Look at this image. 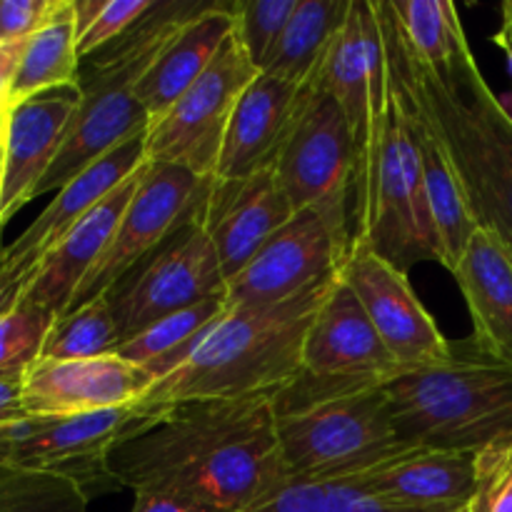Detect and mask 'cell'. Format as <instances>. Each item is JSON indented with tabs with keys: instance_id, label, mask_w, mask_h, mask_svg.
Listing matches in <instances>:
<instances>
[{
	"instance_id": "obj_37",
	"label": "cell",
	"mask_w": 512,
	"mask_h": 512,
	"mask_svg": "<svg viewBox=\"0 0 512 512\" xmlns=\"http://www.w3.org/2000/svg\"><path fill=\"white\" fill-rule=\"evenodd\" d=\"M130 512H225L213 505L198 503V500L183 498L173 493H158V490H138Z\"/></svg>"
},
{
	"instance_id": "obj_21",
	"label": "cell",
	"mask_w": 512,
	"mask_h": 512,
	"mask_svg": "<svg viewBox=\"0 0 512 512\" xmlns=\"http://www.w3.org/2000/svg\"><path fill=\"white\" fill-rule=\"evenodd\" d=\"M303 88L275 75L258 73L243 90L220 150L218 183H238L270 168L288 135Z\"/></svg>"
},
{
	"instance_id": "obj_3",
	"label": "cell",
	"mask_w": 512,
	"mask_h": 512,
	"mask_svg": "<svg viewBox=\"0 0 512 512\" xmlns=\"http://www.w3.org/2000/svg\"><path fill=\"white\" fill-rule=\"evenodd\" d=\"M338 275L340 270L283 303H230L190 358L155 380L138 405L165 410L195 400L278 393L303 370L305 338Z\"/></svg>"
},
{
	"instance_id": "obj_1",
	"label": "cell",
	"mask_w": 512,
	"mask_h": 512,
	"mask_svg": "<svg viewBox=\"0 0 512 512\" xmlns=\"http://www.w3.org/2000/svg\"><path fill=\"white\" fill-rule=\"evenodd\" d=\"M123 488L183 495L225 512H253L290 483L273 393L195 400L110 453Z\"/></svg>"
},
{
	"instance_id": "obj_7",
	"label": "cell",
	"mask_w": 512,
	"mask_h": 512,
	"mask_svg": "<svg viewBox=\"0 0 512 512\" xmlns=\"http://www.w3.org/2000/svg\"><path fill=\"white\" fill-rule=\"evenodd\" d=\"M165 410L140 405L68 418H28L0 428V463L70 480L93 500L123 490L110 470V453L143 433Z\"/></svg>"
},
{
	"instance_id": "obj_46",
	"label": "cell",
	"mask_w": 512,
	"mask_h": 512,
	"mask_svg": "<svg viewBox=\"0 0 512 512\" xmlns=\"http://www.w3.org/2000/svg\"><path fill=\"white\" fill-rule=\"evenodd\" d=\"M508 110H510V113H512V108H508Z\"/></svg>"
},
{
	"instance_id": "obj_40",
	"label": "cell",
	"mask_w": 512,
	"mask_h": 512,
	"mask_svg": "<svg viewBox=\"0 0 512 512\" xmlns=\"http://www.w3.org/2000/svg\"><path fill=\"white\" fill-rule=\"evenodd\" d=\"M105 0H73V18H75V33L80 35L88 30V25L93 23L95 15L103 10Z\"/></svg>"
},
{
	"instance_id": "obj_33",
	"label": "cell",
	"mask_w": 512,
	"mask_h": 512,
	"mask_svg": "<svg viewBox=\"0 0 512 512\" xmlns=\"http://www.w3.org/2000/svg\"><path fill=\"white\" fill-rule=\"evenodd\" d=\"M55 315L38 305L20 300L8 315L0 318V370H28L38 363L45 338Z\"/></svg>"
},
{
	"instance_id": "obj_15",
	"label": "cell",
	"mask_w": 512,
	"mask_h": 512,
	"mask_svg": "<svg viewBox=\"0 0 512 512\" xmlns=\"http://www.w3.org/2000/svg\"><path fill=\"white\" fill-rule=\"evenodd\" d=\"M303 373L310 378L350 383H388L403 373L370 323L358 295L340 275L308 330Z\"/></svg>"
},
{
	"instance_id": "obj_41",
	"label": "cell",
	"mask_w": 512,
	"mask_h": 512,
	"mask_svg": "<svg viewBox=\"0 0 512 512\" xmlns=\"http://www.w3.org/2000/svg\"><path fill=\"white\" fill-rule=\"evenodd\" d=\"M25 288H28V278L13 280V283L10 280H0V318L8 315L23 300Z\"/></svg>"
},
{
	"instance_id": "obj_23",
	"label": "cell",
	"mask_w": 512,
	"mask_h": 512,
	"mask_svg": "<svg viewBox=\"0 0 512 512\" xmlns=\"http://www.w3.org/2000/svg\"><path fill=\"white\" fill-rule=\"evenodd\" d=\"M233 33V0L208 3L180 25L178 33L165 43L135 88L150 123L158 120L213 65L220 48Z\"/></svg>"
},
{
	"instance_id": "obj_20",
	"label": "cell",
	"mask_w": 512,
	"mask_h": 512,
	"mask_svg": "<svg viewBox=\"0 0 512 512\" xmlns=\"http://www.w3.org/2000/svg\"><path fill=\"white\" fill-rule=\"evenodd\" d=\"M143 168L133 178L125 180L120 188H115L103 203L95 205L83 220H78L63 235V240L35 265L33 273L28 275V288L23 295L28 303L48 310L55 318H63L68 313L80 285L85 283L90 270L108 250L120 218H123L135 188H138Z\"/></svg>"
},
{
	"instance_id": "obj_5",
	"label": "cell",
	"mask_w": 512,
	"mask_h": 512,
	"mask_svg": "<svg viewBox=\"0 0 512 512\" xmlns=\"http://www.w3.org/2000/svg\"><path fill=\"white\" fill-rule=\"evenodd\" d=\"M208 3H155L138 28L123 40L100 50L98 60L80 70V103L73 115L58 158L33 200L45 193H58L80 170L123 145L125 140L148 133L150 118L140 105L135 88L160 50L178 33L180 25L193 18Z\"/></svg>"
},
{
	"instance_id": "obj_10",
	"label": "cell",
	"mask_w": 512,
	"mask_h": 512,
	"mask_svg": "<svg viewBox=\"0 0 512 512\" xmlns=\"http://www.w3.org/2000/svg\"><path fill=\"white\" fill-rule=\"evenodd\" d=\"M258 73L238 33L230 35L213 65L148 125V163L178 165L198 178H215L235 103Z\"/></svg>"
},
{
	"instance_id": "obj_18",
	"label": "cell",
	"mask_w": 512,
	"mask_h": 512,
	"mask_svg": "<svg viewBox=\"0 0 512 512\" xmlns=\"http://www.w3.org/2000/svg\"><path fill=\"white\" fill-rule=\"evenodd\" d=\"M293 213L273 165L238 183L213 180L203 220L228 283L293 218Z\"/></svg>"
},
{
	"instance_id": "obj_12",
	"label": "cell",
	"mask_w": 512,
	"mask_h": 512,
	"mask_svg": "<svg viewBox=\"0 0 512 512\" xmlns=\"http://www.w3.org/2000/svg\"><path fill=\"white\" fill-rule=\"evenodd\" d=\"M353 230L315 208L293 218L228 283L235 305H275L328 280L343 265Z\"/></svg>"
},
{
	"instance_id": "obj_31",
	"label": "cell",
	"mask_w": 512,
	"mask_h": 512,
	"mask_svg": "<svg viewBox=\"0 0 512 512\" xmlns=\"http://www.w3.org/2000/svg\"><path fill=\"white\" fill-rule=\"evenodd\" d=\"M88 503L70 480L0 463V512H88Z\"/></svg>"
},
{
	"instance_id": "obj_11",
	"label": "cell",
	"mask_w": 512,
	"mask_h": 512,
	"mask_svg": "<svg viewBox=\"0 0 512 512\" xmlns=\"http://www.w3.org/2000/svg\"><path fill=\"white\" fill-rule=\"evenodd\" d=\"M213 180L198 178L178 165H145L108 250L80 285L70 310L105 295L135 265L153 255L200 208Z\"/></svg>"
},
{
	"instance_id": "obj_39",
	"label": "cell",
	"mask_w": 512,
	"mask_h": 512,
	"mask_svg": "<svg viewBox=\"0 0 512 512\" xmlns=\"http://www.w3.org/2000/svg\"><path fill=\"white\" fill-rule=\"evenodd\" d=\"M28 40H13V43H0V113H3V110H10V105H8L10 83H13L15 70H18L20 58H23L25 45H28Z\"/></svg>"
},
{
	"instance_id": "obj_38",
	"label": "cell",
	"mask_w": 512,
	"mask_h": 512,
	"mask_svg": "<svg viewBox=\"0 0 512 512\" xmlns=\"http://www.w3.org/2000/svg\"><path fill=\"white\" fill-rule=\"evenodd\" d=\"M28 370H0V428L28 418L23 410V385Z\"/></svg>"
},
{
	"instance_id": "obj_43",
	"label": "cell",
	"mask_w": 512,
	"mask_h": 512,
	"mask_svg": "<svg viewBox=\"0 0 512 512\" xmlns=\"http://www.w3.org/2000/svg\"><path fill=\"white\" fill-rule=\"evenodd\" d=\"M5 123H8V110L0 113V158H3V145H5Z\"/></svg>"
},
{
	"instance_id": "obj_4",
	"label": "cell",
	"mask_w": 512,
	"mask_h": 512,
	"mask_svg": "<svg viewBox=\"0 0 512 512\" xmlns=\"http://www.w3.org/2000/svg\"><path fill=\"white\" fill-rule=\"evenodd\" d=\"M385 383L298 378L273 393L290 480H348L403 455Z\"/></svg>"
},
{
	"instance_id": "obj_8",
	"label": "cell",
	"mask_w": 512,
	"mask_h": 512,
	"mask_svg": "<svg viewBox=\"0 0 512 512\" xmlns=\"http://www.w3.org/2000/svg\"><path fill=\"white\" fill-rule=\"evenodd\" d=\"M205 200L208 195L153 255L105 293L120 345L178 310L228 295V280L203 220Z\"/></svg>"
},
{
	"instance_id": "obj_6",
	"label": "cell",
	"mask_w": 512,
	"mask_h": 512,
	"mask_svg": "<svg viewBox=\"0 0 512 512\" xmlns=\"http://www.w3.org/2000/svg\"><path fill=\"white\" fill-rule=\"evenodd\" d=\"M383 390L413 448L483 453L512 443V368L478 350L395 375Z\"/></svg>"
},
{
	"instance_id": "obj_36",
	"label": "cell",
	"mask_w": 512,
	"mask_h": 512,
	"mask_svg": "<svg viewBox=\"0 0 512 512\" xmlns=\"http://www.w3.org/2000/svg\"><path fill=\"white\" fill-rule=\"evenodd\" d=\"M60 5L63 0H0V43L33 38Z\"/></svg>"
},
{
	"instance_id": "obj_17",
	"label": "cell",
	"mask_w": 512,
	"mask_h": 512,
	"mask_svg": "<svg viewBox=\"0 0 512 512\" xmlns=\"http://www.w3.org/2000/svg\"><path fill=\"white\" fill-rule=\"evenodd\" d=\"M78 103L80 88L70 85L35 95L8 110L0 178V225L33 200L35 188L58 158Z\"/></svg>"
},
{
	"instance_id": "obj_34",
	"label": "cell",
	"mask_w": 512,
	"mask_h": 512,
	"mask_svg": "<svg viewBox=\"0 0 512 512\" xmlns=\"http://www.w3.org/2000/svg\"><path fill=\"white\" fill-rule=\"evenodd\" d=\"M153 8L155 0H105L103 10L78 38L80 60L110 48L115 40H123L130 30L143 23Z\"/></svg>"
},
{
	"instance_id": "obj_2",
	"label": "cell",
	"mask_w": 512,
	"mask_h": 512,
	"mask_svg": "<svg viewBox=\"0 0 512 512\" xmlns=\"http://www.w3.org/2000/svg\"><path fill=\"white\" fill-rule=\"evenodd\" d=\"M393 80L443 145L478 228L512 250V113L490 90L473 53L445 78L405 48L390 0H375Z\"/></svg>"
},
{
	"instance_id": "obj_24",
	"label": "cell",
	"mask_w": 512,
	"mask_h": 512,
	"mask_svg": "<svg viewBox=\"0 0 512 512\" xmlns=\"http://www.w3.org/2000/svg\"><path fill=\"white\" fill-rule=\"evenodd\" d=\"M390 78H393V73H390ZM393 85H395V93H398L400 105H403L405 110V118H408L415 148H418L420 153V165H423V180H425V198H428L430 223H433L435 243H438L440 265H445V268L453 273L458 260L463 258L465 245H468L470 235L475 233L478 223H475L473 213H470L468 200H465L463 195V188H460L458 178H455L453 173V165H450L440 140L435 138L433 128H430L428 120L420 115V110L405 98L403 90L398 88L395 80Z\"/></svg>"
},
{
	"instance_id": "obj_26",
	"label": "cell",
	"mask_w": 512,
	"mask_h": 512,
	"mask_svg": "<svg viewBox=\"0 0 512 512\" xmlns=\"http://www.w3.org/2000/svg\"><path fill=\"white\" fill-rule=\"evenodd\" d=\"M228 305V295H220V298H210L178 310V313L145 328L143 333L125 340L115 350V355L143 368L153 380L165 378L190 358V353L198 348L205 333L223 318Z\"/></svg>"
},
{
	"instance_id": "obj_35",
	"label": "cell",
	"mask_w": 512,
	"mask_h": 512,
	"mask_svg": "<svg viewBox=\"0 0 512 512\" xmlns=\"http://www.w3.org/2000/svg\"><path fill=\"white\" fill-rule=\"evenodd\" d=\"M470 512H512V443L480 453V490Z\"/></svg>"
},
{
	"instance_id": "obj_45",
	"label": "cell",
	"mask_w": 512,
	"mask_h": 512,
	"mask_svg": "<svg viewBox=\"0 0 512 512\" xmlns=\"http://www.w3.org/2000/svg\"><path fill=\"white\" fill-rule=\"evenodd\" d=\"M0 178H3V158H0ZM3 228V225H0Z\"/></svg>"
},
{
	"instance_id": "obj_9",
	"label": "cell",
	"mask_w": 512,
	"mask_h": 512,
	"mask_svg": "<svg viewBox=\"0 0 512 512\" xmlns=\"http://www.w3.org/2000/svg\"><path fill=\"white\" fill-rule=\"evenodd\" d=\"M273 170L293 210L315 208L350 228L355 148L348 118L318 78L303 85Z\"/></svg>"
},
{
	"instance_id": "obj_44",
	"label": "cell",
	"mask_w": 512,
	"mask_h": 512,
	"mask_svg": "<svg viewBox=\"0 0 512 512\" xmlns=\"http://www.w3.org/2000/svg\"><path fill=\"white\" fill-rule=\"evenodd\" d=\"M3 263H5V245H3V238H0V273H3Z\"/></svg>"
},
{
	"instance_id": "obj_22",
	"label": "cell",
	"mask_w": 512,
	"mask_h": 512,
	"mask_svg": "<svg viewBox=\"0 0 512 512\" xmlns=\"http://www.w3.org/2000/svg\"><path fill=\"white\" fill-rule=\"evenodd\" d=\"M453 275L473 320V348L512 368V250L475 228Z\"/></svg>"
},
{
	"instance_id": "obj_32",
	"label": "cell",
	"mask_w": 512,
	"mask_h": 512,
	"mask_svg": "<svg viewBox=\"0 0 512 512\" xmlns=\"http://www.w3.org/2000/svg\"><path fill=\"white\" fill-rule=\"evenodd\" d=\"M298 0H233L235 33L258 70L273 55Z\"/></svg>"
},
{
	"instance_id": "obj_16",
	"label": "cell",
	"mask_w": 512,
	"mask_h": 512,
	"mask_svg": "<svg viewBox=\"0 0 512 512\" xmlns=\"http://www.w3.org/2000/svg\"><path fill=\"white\" fill-rule=\"evenodd\" d=\"M145 158V133L125 140L108 155L90 163L80 170L70 183L58 190L55 200H50L48 208L20 233L13 245L5 248V263L0 280H23L33 273L35 265L63 240V235L73 228L78 220H83L95 205L103 203L115 188L133 178L143 165Z\"/></svg>"
},
{
	"instance_id": "obj_14",
	"label": "cell",
	"mask_w": 512,
	"mask_h": 512,
	"mask_svg": "<svg viewBox=\"0 0 512 512\" xmlns=\"http://www.w3.org/2000/svg\"><path fill=\"white\" fill-rule=\"evenodd\" d=\"M155 380L120 355L38 360L25 373L23 410L35 418H68L138 405Z\"/></svg>"
},
{
	"instance_id": "obj_28",
	"label": "cell",
	"mask_w": 512,
	"mask_h": 512,
	"mask_svg": "<svg viewBox=\"0 0 512 512\" xmlns=\"http://www.w3.org/2000/svg\"><path fill=\"white\" fill-rule=\"evenodd\" d=\"M405 48L428 73L445 78L470 50L458 8L450 0H390Z\"/></svg>"
},
{
	"instance_id": "obj_42",
	"label": "cell",
	"mask_w": 512,
	"mask_h": 512,
	"mask_svg": "<svg viewBox=\"0 0 512 512\" xmlns=\"http://www.w3.org/2000/svg\"><path fill=\"white\" fill-rule=\"evenodd\" d=\"M495 43H498L500 48H505V53L512 58V0L503 3V28L495 35Z\"/></svg>"
},
{
	"instance_id": "obj_29",
	"label": "cell",
	"mask_w": 512,
	"mask_h": 512,
	"mask_svg": "<svg viewBox=\"0 0 512 512\" xmlns=\"http://www.w3.org/2000/svg\"><path fill=\"white\" fill-rule=\"evenodd\" d=\"M120 345L118 325L105 295L68 310L45 338L38 360H88L115 353Z\"/></svg>"
},
{
	"instance_id": "obj_30",
	"label": "cell",
	"mask_w": 512,
	"mask_h": 512,
	"mask_svg": "<svg viewBox=\"0 0 512 512\" xmlns=\"http://www.w3.org/2000/svg\"><path fill=\"white\" fill-rule=\"evenodd\" d=\"M253 512H428L385 503L350 480H290Z\"/></svg>"
},
{
	"instance_id": "obj_19",
	"label": "cell",
	"mask_w": 512,
	"mask_h": 512,
	"mask_svg": "<svg viewBox=\"0 0 512 512\" xmlns=\"http://www.w3.org/2000/svg\"><path fill=\"white\" fill-rule=\"evenodd\" d=\"M348 480L400 508L470 512L480 490V453L410 448Z\"/></svg>"
},
{
	"instance_id": "obj_27",
	"label": "cell",
	"mask_w": 512,
	"mask_h": 512,
	"mask_svg": "<svg viewBox=\"0 0 512 512\" xmlns=\"http://www.w3.org/2000/svg\"><path fill=\"white\" fill-rule=\"evenodd\" d=\"M80 55L75 33L73 0H63L58 13L28 40L15 78L10 83L8 105L23 103L40 93L78 85Z\"/></svg>"
},
{
	"instance_id": "obj_13",
	"label": "cell",
	"mask_w": 512,
	"mask_h": 512,
	"mask_svg": "<svg viewBox=\"0 0 512 512\" xmlns=\"http://www.w3.org/2000/svg\"><path fill=\"white\" fill-rule=\"evenodd\" d=\"M340 278L358 295L403 373L443 365L453 358L448 338L428 313L405 270L365 243H350Z\"/></svg>"
},
{
	"instance_id": "obj_25",
	"label": "cell",
	"mask_w": 512,
	"mask_h": 512,
	"mask_svg": "<svg viewBox=\"0 0 512 512\" xmlns=\"http://www.w3.org/2000/svg\"><path fill=\"white\" fill-rule=\"evenodd\" d=\"M353 0H298L273 55L260 73L295 85H308L343 28Z\"/></svg>"
}]
</instances>
